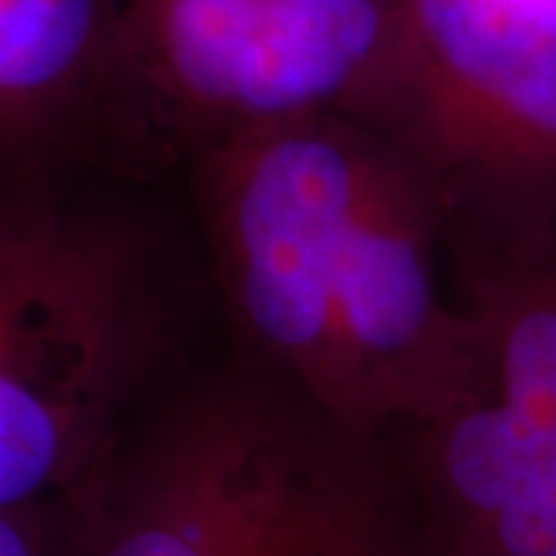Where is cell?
<instances>
[{"label": "cell", "mask_w": 556, "mask_h": 556, "mask_svg": "<svg viewBox=\"0 0 556 556\" xmlns=\"http://www.w3.org/2000/svg\"><path fill=\"white\" fill-rule=\"evenodd\" d=\"M182 161L232 356L387 439L485 383L445 263V186L408 139L318 115Z\"/></svg>", "instance_id": "6da1fadb"}, {"label": "cell", "mask_w": 556, "mask_h": 556, "mask_svg": "<svg viewBox=\"0 0 556 556\" xmlns=\"http://www.w3.org/2000/svg\"><path fill=\"white\" fill-rule=\"evenodd\" d=\"M127 182L0 189V510L68 495L174 375L170 239Z\"/></svg>", "instance_id": "3957f363"}, {"label": "cell", "mask_w": 556, "mask_h": 556, "mask_svg": "<svg viewBox=\"0 0 556 556\" xmlns=\"http://www.w3.org/2000/svg\"><path fill=\"white\" fill-rule=\"evenodd\" d=\"M62 504L72 556H442L393 439L236 356L174 371Z\"/></svg>", "instance_id": "7a4b0ae2"}, {"label": "cell", "mask_w": 556, "mask_h": 556, "mask_svg": "<svg viewBox=\"0 0 556 556\" xmlns=\"http://www.w3.org/2000/svg\"><path fill=\"white\" fill-rule=\"evenodd\" d=\"M445 263L485 393L556 448V182L442 179Z\"/></svg>", "instance_id": "52a82bcc"}, {"label": "cell", "mask_w": 556, "mask_h": 556, "mask_svg": "<svg viewBox=\"0 0 556 556\" xmlns=\"http://www.w3.org/2000/svg\"><path fill=\"white\" fill-rule=\"evenodd\" d=\"M149 161L124 0H0V189L137 179Z\"/></svg>", "instance_id": "8992f818"}, {"label": "cell", "mask_w": 556, "mask_h": 556, "mask_svg": "<svg viewBox=\"0 0 556 556\" xmlns=\"http://www.w3.org/2000/svg\"><path fill=\"white\" fill-rule=\"evenodd\" d=\"M399 137L439 179L556 182V0H408Z\"/></svg>", "instance_id": "5b68a950"}, {"label": "cell", "mask_w": 556, "mask_h": 556, "mask_svg": "<svg viewBox=\"0 0 556 556\" xmlns=\"http://www.w3.org/2000/svg\"><path fill=\"white\" fill-rule=\"evenodd\" d=\"M0 556H72L62 497L0 510Z\"/></svg>", "instance_id": "ba28073f"}, {"label": "cell", "mask_w": 556, "mask_h": 556, "mask_svg": "<svg viewBox=\"0 0 556 556\" xmlns=\"http://www.w3.org/2000/svg\"><path fill=\"white\" fill-rule=\"evenodd\" d=\"M124 31L155 159L318 115L402 130L408 0H124Z\"/></svg>", "instance_id": "277c9868"}]
</instances>
